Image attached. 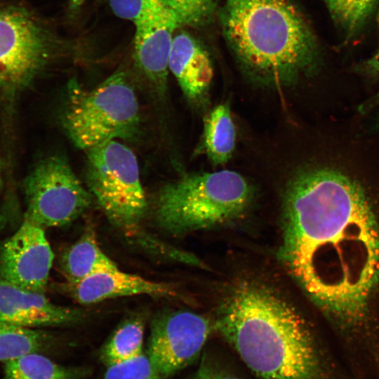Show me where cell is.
<instances>
[{
  "label": "cell",
  "instance_id": "cell-1",
  "mask_svg": "<svg viewBox=\"0 0 379 379\" xmlns=\"http://www.w3.org/2000/svg\"><path fill=\"white\" fill-rule=\"evenodd\" d=\"M282 220L279 255L290 275L335 321H361L379 282V227L361 185L328 168L300 171Z\"/></svg>",
  "mask_w": 379,
  "mask_h": 379
},
{
  "label": "cell",
  "instance_id": "cell-2",
  "mask_svg": "<svg viewBox=\"0 0 379 379\" xmlns=\"http://www.w3.org/2000/svg\"><path fill=\"white\" fill-rule=\"evenodd\" d=\"M260 379H319L320 360L302 317L272 288L239 283L213 326Z\"/></svg>",
  "mask_w": 379,
  "mask_h": 379
},
{
  "label": "cell",
  "instance_id": "cell-3",
  "mask_svg": "<svg viewBox=\"0 0 379 379\" xmlns=\"http://www.w3.org/2000/svg\"><path fill=\"white\" fill-rule=\"evenodd\" d=\"M218 15L234 58L255 82L290 86L317 66V37L294 0H222Z\"/></svg>",
  "mask_w": 379,
  "mask_h": 379
},
{
  "label": "cell",
  "instance_id": "cell-4",
  "mask_svg": "<svg viewBox=\"0 0 379 379\" xmlns=\"http://www.w3.org/2000/svg\"><path fill=\"white\" fill-rule=\"evenodd\" d=\"M252 197L251 185L237 172L186 174L160 189L155 219L162 230L176 235L211 228L238 218Z\"/></svg>",
  "mask_w": 379,
  "mask_h": 379
},
{
  "label": "cell",
  "instance_id": "cell-5",
  "mask_svg": "<svg viewBox=\"0 0 379 379\" xmlns=\"http://www.w3.org/2000/svg\"><path fill=\"white\" fill-rule=\"evenodd\" d=\"M72 84L61 122L75 147L88 151L110 140L132 139L138 134L139 103L123 72L112 74L91 91H81L76 83Z\"/></svg>",
  "mask_w": 379,
  "mask_h": 379
},
{
  "label": "cell",
  "instance_id": "cell-6",
  "mask_svg": "<svg viewBox=\"0 0 379 379\" xmlns=\"http://www.w3.org/2000/svg\"><path fill=\"white\" fill-rule=\"evenodd\" d=\"M86 152L88 190L112 224L132 231L139 225L147 210L136 156L118 140Z\"/></svg>",
  "mask_w": 379,
  "mask_h": 379
},
{
  "label": "cell",
  "instance_id": "cell-7",
  "mask_svg": "<svg viewBox=\"0 0 379 379\" xmlns=\"http://www.w3.org/2000/svg\"><path fill=\"white\" fill-rule=\"evenodd\" d=\"M24 191L25 218L42 227L71 223L91 208L93 199L61 154L38 161L24 181Z\"/></svg>",
  "mask_w": 379,
  "mask_h": 379
},
{
  "label": "cell",
  "instance_id": "cell-8",
  "mask_svg": "<svg viewBox=\"0 0 379 379\" xmlns=\"http://www.w3.org/2000/svg\"><path fill=\"white\" fill-rule=\"evenodd\" d=\"M47 35L18 7L0 6V95L13 98L27 87L48 55Z\"/></svg>",
  "mask_w": 379,
  "mask_h": 379
},
{
  "label": "cell",
  "instance_id": "cell-9",
  "mask_svg": "<svg viewBox=\"0 0 379 379\" xmlns=\"http://www.w3.org/2000/svg\"><path fill=\"white\" fill-rule=\"evenodd\" d=\"M213 326L187 310L168 311L152 320L147 356L162 379H168L199 355Z\"/></svg>",
  "mask_w": 379,
  "mask_h": 379
},
{
  "label": "cell",
  "instance_id": "cell-10",
  "mask_svg": "<svg viewBox=\"0 0 379 379\" xmlns=\"http://www.w3.org/2000/svg\"><path fill=\"white\" fill-rule=\"evenodd\" d=\"M54 258L44 227L25 218L0 249V279L44 293Z\"/></svg>",
  "mask_w": 379,
  "mask_h": 379
},
{
  "label": "cell",
  "instance_id": "cell-11",
  "mask_svg": "<svg viewBox=\"0 0 379 379\" xmlns=\"http://www.w3.org/2000/svg\"><path fill=\"white\" fill-rule=\"evenodd\" d=\"M134 58L156 92L164 95L173 33L180 26L164 4L134 24Z\"/></svg>",
  "mask_w": 379,
  "mask_h": 379
},
{
  "label": "cell",
  "instance_id": "cell-12",
  "mask_svg": "<svg viewBox=\"0 0 379 379\" xmlns=\"http://www.w3.org/2000/svg\"><path fill=\"white\" fill-rule=\"evenodd\" d=\"M83 317L81 310L55 305L44 293L29 291L0 279V320L2 321L36 328L75 324Z\"/></svg>",
  "mask_w": 379,
  "mask_h": 379
},
{
  "label": "cell",
  "instance_id": "cell-13",
  "mask_svg": "<svg viewBox=\"0 0 379 379\" xmlns=\"http://www.w3.org/2000/svg\"><path fill=\"white\" fill-rule=\"evenodd\" d=\"M67 291L81 304H93L107 299L148 295L164 298L178 295L171 284L158 282L122 272L118 267L95 273L74 284H66Z\"/></svg>",
  "mask_w": 379,
  "mask_h": 379
},
{
  "label": "cell",
  "instance_id": "cell-14",
  "mask_svg": "<svg viewBox=\"0 0 379 379\" xmlns=\"http://www.w3.org/2000/svg\"><path fill=\"white\" fill-rule=\"evenodd\" d=\"M168 70L190 101L199 102L207 95L213 77L212 62L204 47L185 32L173 37Z\"/></svg>",
  "mask_w": 379,
  "mask_h": 379
},
{
  "label": "cell",
  "instance_id": "cell-15",
  "mask_svg": "<svg viewBox=\"0 0 379 379\" xmlns=\"http://www.w3.org/2000/svg\"><path fill=\"white\" fill-rule=\"evenodd\" d=\"M60 266L67 284L77 283L95 273L117 267L101 249L92 228H87L63 253Z\"/></svg>",
  "mask_w": 379,
  "mask_h": 379
},
{
  "label": "cell",
  "instance_id": "cell-16",
  "mask_svg": "<svg viewBox=\"0 0 379 379\" xmlns=\"http://www.w3.org/2000/svg\"><path fill=\"white\" fill-rule=\"evenodd\" d=\"M90 370L55 363L39 352H32L4 363L2 379H85Z\"/></svg>",
  "mask_w": 379,
  "mask_h": 379
},
{
  "label": "cell",
  "instance_id": "cell-17",
  "mask_svg": "<svg viewBox=\"0 0 379 379\" xmlns=\"http://www.w3.org/2000/svg\"><path fill=\"white\" fill-rule=\"evenodd\" d=\"M204 147L214 165L227 163L236 142L234 125L227 103L217 105L206 117L204 128Z\"/></svg>",
  "mask_w": 379,
  "mask_h": 379
},
{
  "label": "cell",
  "instance_id": "cell-18",
  "mask_svg": "<svg viewBox=\"0 0 379 379\" xmlns=\"http://www.w3.org/2000/svg\"><path fill=\"white\" fill-rule=\"evenodd\" d=\"M144 330V320L139 316L122 322L101 349L100 359L104 365L107 367L142 354Z\"/></svg>",
  "mask_w": 379,
  "mask_h": 379
},
{
  "label": "cell",
  "instance_id": "cell-19",
  "mask_svg": "<svg viewBox=\"0 0 379 379\" xmlns=\"http://www.w3.org/2000/svg\"><path fill=\"white\" fill-rule=\"evenodd\" d=\"M345 40L355 37L372 17L379 0H324Z\"/></svg>",
  "mask_w": 379,
  "mask_h": 379
},
{
  "label": "cell",
  "instance_id": "cell-20",
  "mask_svg": "<svg viewBox=\"0 0 379 379\" xmlns=\"http://www.w3.org/2000/svg\"><path fill=\"white\" fill-rule=\"evenodd\" d=\"M48 334L0 320V361L4 363L32 352H40L49 343Z\"/></svg>",
  "mask_w": 379,
  "mask_h": 379
},
{
  "label": "cell",
  "instance_id": "cell-21",
  "mask_svg": "<svg viewBox=\"0 0 379 379\" xmlns=\"http://www.w3.org/2000/svg\"><path fill=\"white\" fill-rule=\"evenodd\" d=\"M174 13L180 26L201 27L214 16L218 0H162Z\"/></svg>",
  "mask_w": 379,
  "mask_h": 379
},
{
  "label": "cell",
  "instance_id": "cell-22",
  "mask_svg": "<svg viewBox=\"0 0 379 379\" xmlns=\"http://www.w3.org/2000/svg\"><path fill=\"white\" fill-rule=\"evenodd\" d=\"M101 379H162L144 352L132 359L107 366Z\"/></svg>",
  "mask_w": 379,
  "mask_h": 379
},
{
  "label": "cell",
  "instance_id": "cell-23",
  "mask_svg": "<svg viewBox=\"0 0 379 379\" xmlns=\"http://www.w3.org/2000/svg\"><path fill=\"white\" fill-rule=\"evenodd\" d=\"M113 13L134 24L164 5L162 0H109Z\"/></svg>",
  "mask_w": 379,
  "mask_h": 379
},
{
  "label": "cell",
  "instance_id": "cell-24",
  "mask_svg": "<svg viewBox=\"0 0 379 379\" xmlns=\"http://www.w3.org/2000/svg\"><path fill=\"white\" fill-rule=\"evenodd\" d=\"M190 379H238L206 363L201 364Z\"/></svg>",
  "mask_w": 379,
  "mask_h": 379
},
{
  "label": "cell",
  "instance_id": "cell-25",
  "mask_svg": "<svg viewBox=\"0 0 379 379\" xmlns=\"http://www.w3.org/2000/svg\"><path fill=\"white\" fill-rule=\"evenodd\" d=\"M360 69L367 76L379 78V50L372 57L364 61Z\"/></svg>",
  "mask_w": 379,
  "mask_h": 379
},
{
  "label": "cell",
  "instance_id": "cell-26",
  "mask_svg": "<svg viewBox=\"0 0 379 379\" xmlns=\"http://www.w3.org/2000/svg\"><path fill=\"white\" fill-rule=\"evenodd\" d=\"M379 102V93L373 99H371L369 101L368 105H366L364 106L363 108L368 109V107H370L373 106V104H375V102Z\"/></svg>",
  "mask_w": 379,
  "mask_h": 379
},
{
  "label": "cell",
  "instance_id": "cell-27",
  "mask_svg": "<svg viewBox=\"0 0 379 379\" xmlns=\"http://www.w3.org/2000/svg\"><path fill=\"white\" fill-rule=\"evenodd\" d=\"M84 0H71L72 5L74 7L79 6Z\"/></svg>",
  "mask_w": 379,
  "mask_h": 379
},
{
  "label": "cell",
  "instance_id": "cell-28",
  "mask_svg": "<svg viewBox=\"0 0 379 379\" xmlns=\"http://www.w3.org/2000/svg\"><path fill=\"white\" fill-rule=\"evenodd\" d=\"M2 184H3L2 183V178H1V173H0V190H1V187H2Z\"/></svg>",
  "mask_w": 379,
  "mask_h": 379
},
{
  "label": "cell",
  "instance_id": "cell-29",
  "mask_svg": "<svg viewBox=\"0 0 379 379\" xmlns=\"http://www.w3.org/2000/svg\"><path fill=\"white\" fill-rule=\"evenodd\" d=\"M324 1V0H323Z\"/></svg>",
  "mask_w": 379,
  "mask_h": 379
}]
</instances>
